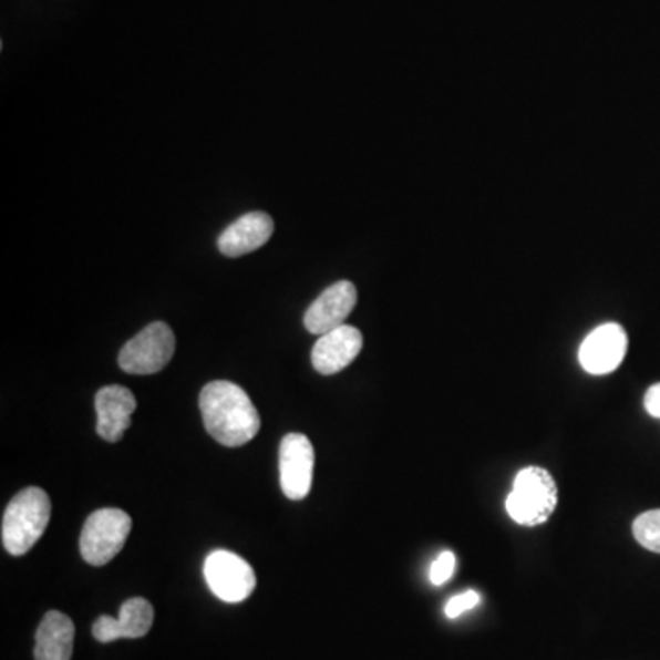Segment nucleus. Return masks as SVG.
<instances>
[{
	"label": "nucleus",
	"instance_id": "nucleus-16",
	"mask_svg": "<svg viewBox=\"0 0 660 660\" xmlns=\"http://www.w3.org/2000/svg\"><path fill=\"white\" fill-rule=\"evenodd\" d=\"M453 570H455V554L442 553L437 561H433L430 580L433 586H444L452 578Z\"/></svg>",
	"mask_w": 660,
	"mask_h": 660
},
{
	"label": "nucleus",
	"instance_id": "nucleus-11",
	"mask_svg": "<svg viewBox=\"0 0 660 660\" xmlns=\"http://www.w3.org/2000/svg\"><path fill=\"white\" fill-rule=\"evenodd\" d=\"M155 609L145 598H131L120 609V617H100L92 626L94 639L103 644L117 639H142L149 633Z\"/></svg>",
	"mask_w": 660,
	"mask_h": 660
},
{
	"label": "nucleus",
	"instance_id": "nucleus-3",
	"mask_svg": "<svg viewBox=\"0 0 660 660\" xmlns=\"http://www.w3.org/2000/svg\"><path fill=\"white\" fill-rule=\"evenodd\" d=\"M558 506V486L553 475L539 466L523 468L506 497V512L522 527H538L549 522Z\"/></svg>",
	"mask_w": 660,
	"mask_h": 660
},
{
	"label": "nucleus",
	"instance_id": "nucleus-12",
	"mask_svg": "<svg viewBox=\"0 0 660 660\" xmlns=\"http://www.w3.org/2000/svg\"><path fill=\"white\" fill-rule=\"evenodd\" d=\"M97 435L107 442L122 441L136 411L133 391L122 385H107L96 394Z\"/></svg>",
	"mask_w": 660,
	"mask_h": 660
},
{
	"label": "nucleus",
	"instance_id": "nucleus-1",
	"mask_svg": "<svg viewBox=\"0 0 660 660\" xmlns=\"http://www.w3.org/2000/svg\"><path fill=\"white\" fill-rule=\"evenodd\" d=\"M204 426L223 446L248 444L261 430V416L245 389L217 380L206 385L198 399Z\"/></svg>",
	"mask_w": 660,
	"mask_h": 660
},
{
	"label": "nucleus",
	"instance_id": "nucleus-5",
	"mask_svg": "<svg viewBox=\"0 0 660 660\" xmlns=\"http://www.w3.org/2000/svg\"><path fill=\"white\" fill-rule=\"evenodd\" d=\"M175 334L171 327L155 321L125 343L117 362L128 374L161 373L175 354Z\"/></svg>",
	"mask_w": 660,
	"mask_h": 660
},
{
	"label": "nucleus",
	"instance_id": "nucleus-17",
	"mask_svg": "<svg viewBox=\"0 0 660 660\" xmlns=\"http://www.w3.org/2000/svg\"><path fill=\"white\" fill-rule=\"evenodd\" d=\"M481 602V595L477 591H466L463 595H457V597H453L452 600H447L446 604V617L447 618H457L463 615L464 611H470V609H474L475 606H479Z\"/></svg>",
	"mask_w": 660,
	"mask_h": 660
},
{
	"label": "nucleus",
	"instance_id": "nucleus-7",
	"mask_svg": "<svg viewBox=\"0 0 660 660\" xmlns=\"http://www.w3.org/2000/svg\"><path fill=\"white\" fill-rule=\"evenodd\" d=\"M279 475L282 494L301 501L309 495L314 475V447L307 435L288 433L279 447Z\"/></svg>",
	"mask_w": 660,
	"mask_h": 660
},
{
	"label": "nucleus",
	"instance_id": "nucleus-14",
	"mask_svg": "<svg viewBox=\"0 0 660 660\" xmlns=\"http://www.w3.org/2000/svg\"><path fill=\"white\" fill-rule=\"evenodd\" d=\"M74 622L66 615L50 611L35 633V660H70L74 651Z\"/></svg>",
	"mask_w": 660,
	"mask_h": 660
},
{
	"label": "nucleus",
	"instance_id": "nucleus-18",
	"mask_svg": "<svg viewBox=\"0 0 660 660\" xmlns=\"http://www.w3.org/2000/svg\"><path fill=\"white\" fill-rule=\"evenodd\" d=\"M644 408L651 416L660 419V382L646 391Z\"/></svg>",
	"mask_w": 660,
	"mask_h": 660
},
{
	"label": "nucleus",
	"instance_id": "nucleus-10",
	"mask_svg": "<svg viewBox=\"0 0 660 660\" xmlns=\"http://www.w3.org/2000/svg\"><path fill=\"white\" fill-rule=\"evenodd\" d=\"M363 336L357 327L341 326L320 336L312 349V365L320 374L340 373L362 352Z\"/></svg>",
	"mask_w": 660,
	"mask_h": 660
},
{
	"label": "nucleus",
	"instance_id": "nucleus-9",
	"mask_svg": "<svg viewBox=\"0 0 660 660\" xmlns=\"http://www.w3.org/2000/svg\"><path fill=\"white\" fill-rule=\"evenodd\" d=\"M357 287L351 281H338L327 288L305 314V327L310 334L323 336L346 326V320L357 307Z\"/></svg>",
	"mask_w": 660,
	"mask_h": 660
},
{
	"label": "nucleus",
	"instance_id": "nucleus-8",
	"mask_svg": "<svg viewBox=\"0 0 660 660\" xmlns=\"http://www.w3.org/2000/svg\"><path fill=\"white\" fill-rule=\"evenodd\" d=\"M628 352V334L618 323H604L587 336L578 352L581 368L589 374L612 373Z\"/></svg>",
	"mask_w": 660,
	"mask_h": 660
},
{
	"label": "nucleus",
	"instance_id": "nucleus-4",
	"mask_svg": "<svg viewBox=\"0 0 660 660\" xmlns=\"http://www.w3.org/2000/svg\"><path fill=\"white\" fill-rule=\"evenodd\" d=\"M133 519L120 508H102L89 516L80 538L81 556L86 564L102 567L125 547Z\"/></svg>",
	"mask_w": 660,
	"mask_h": 660
},
{
	"label": "nucleus",
	"instance_id": "nucleus-2",
	"mask_svg": "<svg viewBox=\"0 0 660 660\" xmlns=\"http://www.w3.org/2000/svg\"><path fill=\"white\" fill-rule=\"evenodd\" d=\"M52 503L47 492L30 486L11 499L2 517V545L13 556H22L38 544L49 527Z\"/></svg>",
	"mask_w": 660,
	"mask_h": 660
},
{
	"label": "nucleus",
	"instance_id": "nucleus-15",
	"mask_svg": "<svg viewBox=\"0 0 660 660\" xmlns=\"http://www.w3.org/2000/svg\"><path fill=\"white\" fill-rule=\"evenodd\" d=\"M633 536L644 549L660 554V508L644 512L635 519Z\"/></svg>",
	"mask_w": 660,
	"mask_h": 660
},
{
	"label": "nucleus",
	"instance_id": "nucleus-6",
	"mask_svg": "<svg viewBox=\"0 0 660 660\" xmlns=\"http://www.w3.org/2000/svg\"><path fill=\"white\" fill-rule=\"evenodd\" d=\"M209 589L223 602H245L256 589V573L251 565L229 550H215L204 564Z\"/></svg>",
	"mask_w": 660,
	"mask_h": 660
},
{
	"label": "nucleus",
	"instance_id": "nucleus-13",
	"mask_svg": "<svg viewBox=\"0 0 660 660\" xmlns=\"http://www.w3.org/2000/svg\"><path fill=\"white\" fill-rule=\"evenodd\" d=\"M274 234V220L262 212L243 215L219 237V250L226 257H240L267 245Z\"/></svg>",
	"mask_w": 660,
	"mask_h": 660
}]
</instances>
